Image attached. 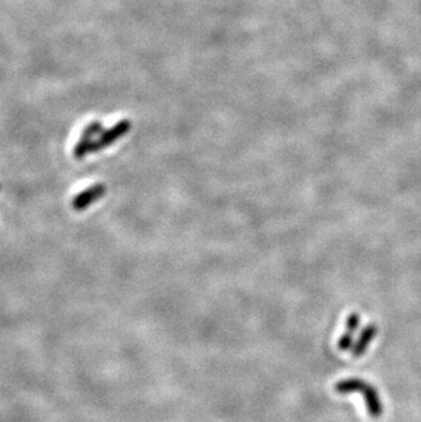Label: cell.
Wrapping results in <instances>:
<instances>
[{
    "label": "cell",
    "instance_id": "6da1fadb",
    "mask_svg": "<svg viewBox=\"0 0 421 422\" xmlns=\"http://www.w3.org/2000/svg\"><path fill=\"white\" fill-rule=\"evenodd\" d=\"M334 389L339 395L361 394L364 401H366V406H367V412H368L370 417L374 419V420H377V419L381 417L383 405H381L379 392L372 384L367 383L366 380H363L360 377L343 378V380H339L338 383H335Z\"/></svg>",
    "mask_w": 421,
    "mask_h": 422
},
{
    "label": "cell",
    "instance_id": "7a4b0ae2",
    "mask_svg": "<svg viewBox=\"0 0 421 422\" xmlns=\"http://www.w3.org/2000/svg\"><path fill=\"white\" fill-rule=\"evenodd\" d=\"M132 125L129 121H121L118 122L115 126H112L111 129L103 132L98 137V140H94L91 148V153L98 152L107 146H110L111 143H114L115 141L119 140L121 137H123L125 134L129 133Z\"/></svg>",
    "mask_w": 421,
    "mask_h": 422
},
{
    "label": "cell",
    "instance_id": "3957f363",
    "mask_svg": "<svg viewBox=\"0 0 421 422\" xmlns=\"http://www.w3.org/2000/svg\"><path fill=\"white\" fill-rule=\"evenodd\" d=\"M103 133V125L100 122H92L89 123L81 139L78 141V143L74 148V157L76 159H84L88 153H91V148L94 143V137L96 134H101Z\"/></svg>",
    "mask_w": 421,
    "mask_h": 422
},
{
    "label": "cell",
    "instance_id": "277c9868",
    "mask_svg": "<svg viewBox=\"0 0 421 422\" xmlns=\"http://www.w3.org/2000/svg\"><path fill=\"white\" fill-rule=\"evenodd\" d=\"M105 190H107L105 185L96 184L92 188H87V190L78 193L71 202L73 209L78 211V212L85 211L87 208H89L94 202L100 200L105 194Z\"/></svg>",
    "mask_w": 421,
    "mask_h": 422
},
{
    "label": "cell",
    "instance_id": "5b68a950",
    "mask_svg": "<svg viewBox=\"0 0 421 422\" xmlns=\"http://www.w3.org/2000/svg\"><path fill=\"white\" fill-rule=\"evenodd\" d=\"M376 335H377V326L374 323H370L366 328L363 329L361 335L359 336L357 342L354 343V346L352 349L353 358H360L368 351V347L376 337Z\"/></svg>",
    "mask_w": 421,
    "mask_h": 422
},
{
    "label": "cell",
    "instance_id": "8992f818",
    "mask_svg": "<svg viewBox=\"0 0 421 422\" xmlns=\"http://www.w3.org/2000/svg\"><path fill=\"white\" fill-rule=\"evenodd\" d=\"M354 346V335L345 332L342 333V336L338 340V350L339 351H349L352 350Z\"/></svg>",
    "mask_w": 421,
    "mask_h": 422
},
{
    "label": "cell",
    "instance_id": "52a82bcc",
    "mask_svg": "<svg viewBox=\"0 0 421 422\" xmlns=\"http://www.w3.org/2000/svg\"><path fill=\"white\" fill-rule=\"evenodd\" d=\"M360 322H361V319H360V315L357 312L350 313L347 320H346V332L354 335L360 327Z\"/></svg>",
    "mask_w": 421,
    "mask_h": 422
}]
</instances>
